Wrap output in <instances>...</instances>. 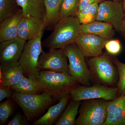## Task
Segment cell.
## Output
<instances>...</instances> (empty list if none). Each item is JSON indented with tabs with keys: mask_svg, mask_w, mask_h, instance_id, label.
Listing matches in <instances>:
<instances>
[{
	"mask_svg": "<svg viewBox=\"0 0 125 125\" xmlns=\"http://www.w3.org/2000/svg\"><path fill=\"white\" fill-rule=\"evenodd\" d=\"M81 25L76 16L61 19L53 32L44 41V46L49 49H63L75 42L80 33Z\"/></svg>",
	"mask_w": 125,
	"mask_h": 125,
	"instance_id": "obj_1",
	"label": "cell"
},
{
	"mask_svg": "<svg viewBox=\"0 0 125 125\" xmlns=\"http://www.w3.org/2000/svg\"><path fill=\"white\" fill-rule=\"evenodd\" d=\"M37 79L43 93L49 94L59 101L80 84L69 74L50 71H40Z\"/></svg>",
	"mask_w": 125,
	"mask_h": 125,
	"instance_id": "obj_2",
	"label": "cell"
},
{
	"mask_svg": "<svg viewBox=\"0 0 125 125\" xmlns=\"http://www.w3.org/2000/svg\"><path fill=\"white\" fill-rule=\"evenodd\" d=\"M11 98L22 109L29 122L38 118L57 101L46 93L29 94L14 91Z\"/></svg>",
	"mask_w": 125,
	"mask_h": 125,
	"instance_id": "obj_3",
	"label": "cell"
},
{
	"mask_svg": "<svg viewBox=\"0 0 125 125\" xmlns=\"http://www.w3.org/2000/svg\"><path fill=\"white\" fill-rule=\"evenodd\" d=\"M91 76L99 84L113 87L117 84L118 73L113 57L106 54L92 57L88 61Z\"/></svg>",
	"mask_w": 125,
	"mask_h": 125,
	"instance_id": "obj_4",
	"label": "cell"
},
{
	"mask_svg": "<svg viewBox=\"0 0 125 125\" xmlns=\"http://www.w3.org/2000/svg\"><path fill=\"white\" fill-rule=\"evenodd\" d=\"M63 49L69 61V74L81 85L91 86L92 76L83 52L75 42Z\"/></svg>",
	"mask_w": 125,
	"mask_h": 125,
	"instance_id": "obj_5",
	"label": "cell"
},
{
	"mask_svg": "<svg viewBox=\"0 0 125 125\" xmlns=\"http://www.w3.org/2000/svg\"><path fill=\"white\" fill-rule=\"evenodd\" d=\"M109 101L94 99L82 101L76 125H105Z\"/></svg>",
	"mask_w": 125,
	"mask_h": 125,
	"instance_id": "obj_6",
	"label": "cell"
},
{
	"mask_svg": "<svg viewBox=\"0 0 125 125\" xmlns=\"http://www.w3.org/2000/svg\"><path fill=\"white\" fill-rule=\"evenodd\" d=\"M43 30L34 38L26 41L19 60L24 76L27 78L37 79L40 72L38 62L42 51V39Z\"/></svg>",
	"mask_w": 125,
	"mask_h": 125,
	"instance_id": "obj_7",
	"label": "cell"
},
{
	"mask_svg": "<svg viewBox=\"0 0 125 125\" xmlns=\"http://www.w3.org/2000/svg\"><path fill=\"white\" fill-rule=\"evenodd\" d=\"M70 94L71 100L75 101L94 99L111 101L118 96L117 87H110L100 84L89 87L78 85L72 90Z\"/></svg>",
	"mask_w": 125,
	"mask_h": 125,
	"instance_id": "obj_8",
	"label": "cell"
},
{
	"mask_svg": "<svg viewBox=\"0 0 125 125\" xmlns=\"http://www.w3.org/2000/svg\"><path fill=\"white\" fill-rule=\"evenodd\" d=\"M68 58L63 49H50L45 52L43 51L38 62L40 71L48 70L69 74Z\"/></svg>",
	"mask_w": 125,
	"mask_h": 125,
	"instance_id": "obj_9",
	"label": "cell"
},
{
	"mask_svg": "<svg viewBox=\"0 0 125 125\" xmlns=\"http://www.w3.org/2000/svg\"><path fill=\"white\" fill-rule=\"evenodd\" d=\"M125 14L123 2L104 0L99 4L97 21L110 24L118 32Z\"/></svg>",
	"mask_w": 125,
	"mask_h": 125,
	"instance_id": "obj_10",
	"label": "cell"
},
{
	"mask_svg": "<svg viewBox=\"0 0 125 125\" xmlns=\"http://www.w3.org/2000/svg\"><path fill=\"white\" fill-rule=\"evenodd\" d=\"M26 42L18 37L0 42V65L6 66L18 63Z\"/></svg>",
	"mask_w": 125,
	"mask_h": 125,
	"instance_id": "obj_11",
	"label": "cell"
},
{
	"mask_svg": "<svg viewBox=\"0 0 125 125\" xmlns=\"http://www.w3.org/2000/svg\"><path fill=\"white\" fill-rule=\"evenodd\" d=\"M107 40L96 35L89 33H80L75 43L86 57H95L103 54Z\"/></svg>",
	"mask_w": 125,
	"mask_h": 125,
	"instance_id": "obj_12",
	"label": "cell"
},
{
	"mask_svg": "<svg viewBox=\"0 0 125 125\" xmlns=\"http://www.w3.org/2000/svg\"><path fill=\"white\" fill-rule=\"evenodd\" d=\"M44 30L43 21L30 15H24L18 26V37L27 41L34 38Z\"/></svg>",
	"mask_w": 125,
	"mask_h": 125,
	"instance_id": "obj_13",
	"label": "cell"
},
{
	"mask_svg": "<svg viewBox=\"0 0 125 125\" xmlns=\"http://www.w3.org/2000/svg\"><path fill=\"white\" fill-rule=\"evenodd\" d=\"M105 125H125V94L109 101Z\"/></svg>",
	"mask_w": 125,
	"mask_h": 125,
	"instance_id": "obj_14",
	"label": "cell"
},
{
	"mask_svg": "<svg viewBox=\"0 0 125 125\" xmlns=\"http://www.w3.org/2000/svg\"><path fill=\"white\" fill-rule=\"evenodd\" d=\"M23 16L21 9L0 22V42L18 37V26Z\"/></svg>",
	"mask_w": 125,
	"mask_h": 125,
	"instance_id": "obj_15",
	"label": "cell"
},
{
	"mask_svg": "<svg viewBox=\"0 0 125 125\" xmlns=\"http://www.w3.org/2000/svg\"><path fill=\"white\" fill-rule=\"evenodd\" d=\"M70 94L61 99L56 105L51 106L47 112L34 122L35 125H52L55 124L60 117L70 101Z\"/></svg>",
	"mask_w": 125,
	"mask_h": 125,
	"instance_id": "obj_16",
	"label": "cell"
},
{
	"mask_svg": "<svg viewBox=\"0 0 125 125\" xmlns=\"http://www.w3.org/2000/svg\"><path fill=\"white\" fill-rule=\"evenodd\" d=\"M25 77L19 62L11 65L0 66V84L11 88Z\"/></svg>",
	"mask_w": 125,
	"mask_h": 125,
	"instance_id": "obj_17",
	"label": "cell"
},
{
	"mask_svg": "<svg viewBox=\"0 0 125 125\" xmlns=\"http://www.w3.org/2000/svg\"><path fill=\"white\" fill-rule=\"evenodd\" d=\"M115 31L111 24L98 21L81 25L80 33L91 34L107 40L112 39Z\"/></svg>",
	"mask_w": 125,
	"mask_h": 125,
	"instance_id": "obj_18",
	"label": "cell"
},
{
	"mask_svg": "<svg viewBox=\"0 0 125 125\" xmlns=\"http://www.w3.org/2000/svg\"><path fill=\"white\" fill-rule=\"evenodd\" d=\"M62 0H44L46 15L43 21L44 29L54 28L60 19V11Z\"/></svg>",
	"mask_w": 125,
	"mask_h": 125,
	"instance_id": "obj_19",
	"label": "cell"
},
{
	"mask_svg": "<svg viewBox=\"0 0 125 125\" xmlns=\"http://www.w3.org/2000/svg\"><path fill=\"white\" fill-rule=\"evenodd\" d=\"M24 15H30L44 21L46 15L44 0H16Z\"/></svg>",
	"mask_w": 125,
	"mask_h": 125,
	"instance_id": "obj_20",
	"label": "cell"
},
{
	"mask_svg": "<svg viewBox=\"0 0 125 125\" xmlns=\"http://www.w3.org/2000/svg\"><path fill=\"white\" fill-rule=\"evenodd\" d=\"M82 101L71 100L55 125H75L76 118Z\"/></svg>",
	"mask_w": 125,
	"mask_h": 125,
	"instance_id": "obj_21",
	"label": "cell"
},
{
	"mask_svg": "<svg viewBox=\"0 0 125 125\" xmlns=\"http://www.w3.org/2000/svg\"><path fill=\"white\" fill-rule=\"evenodd\" d=\"M11 88L14 91L23 94H39L43 93L42 86L37 78L24 77Z\"/></svg>",
	"mask_w": 125,
	"mask_h": 125,
	"instance_id": "obj_22",
	"label": "cell"
},
{
	"mask_svg": "<svg viewBox=\"0 0 125 125\" xmlns=\"http://www.w3.org/2000/svg\"><path fill=\"white\" fill-rule=\"evenodd\" d=\"M99 4H93L79 12L76 17L81 24H87L97 20Z\"/></svg>",
	"mask_w": 125,
	"mask_h": 125,
	"instance_id": "obj_23",
	"label": "cell"
},
{
	"mask_svg": "<svg viewBox=\"0 0 125 125\" xmlns=\"http://www.w3.org/2000/svg\"><path fill=\"white\" fill-rule=\"evenodd\" d=\"M80 0H62L60 11V18L77 15Z\"/></svg>",
	"mask_w": 125,
	"mask_h": 125,
	"instance_id": "obj_24",
	"label": "cell"
},
{
	"mask_svg": "<svg viewBox=\"0 0 125 125\" xmlns=\"http://www.w3.org/2000/svg\"><path fill=\"white\" fill-rule=\"evenodd\" d=\"M18 6L16 0H0V22L15 13Z\"/></svg>",
	"mask_w": 125,
	"mask_h": 125,
	"instance_id": "obj_25",
	"label": "cell"
},
{
	"mask_svg": "<svg viewBox=\"0 0 125 125\" xmlns=\"http://www.w3.org/2000/svg\"><path fill=\"white\" fill-rule=\"evenodd\" d=\"M12 98L1 102L0 104V124L5 125L14 109V105Z\"/></svg>",
	"mask_w": 125,
	"mask_h": 125,
	"instance_id": "obj_26",
	"label": "cell"
},
{
	"mask_svg": "<svg viewBox=\"0 0 125 125\" xmlns=\"http://www.w3.org/2000/svg\"><path fill=\"white\" fill-rule=\"evenodd\" d=\"M114 64L116 66L118 73L117 83L118 96L125 94V63H122L116 57H113Z\"/></svg>",
	"mask_w": 125,
	"mask_h": 125,
	"instance_id": "obj_27",
	"label": "cell"
},
{
	"mask_svg": "<svg viewBox=\"0 0 125 125\" xmlns=\"http://www.w3.org/2000/svg\"><path fill=\"white\" fill-rule=\"evenodd\" d=\"M105 48L107 54L112 56H116L121 51L122 45L117 39H111L106 42Z\"/></svg>",
	"mask_w": 125,
	"mask_h": 125,
	"instance_id": "obj_28",
	"label": "cell"
},
{
	"mask_svg": "<svg viewBox=\"0 0 125 125\" xmlns=\"http://www.w3.org/2000/svg\"><path fill=\"white\" fill-rule=\"evenodd\" d=\"M26 117L20 113H17L8 123V125H26L29 124Z\"/></svg>",
	"mask_w": 125,
	"mask_h": 125,
	"instance_id": "obj_29",
	"label": "cell"
},
{
	"mask_svg": "<svg viewBox=\"0 0 125 125\" xmlns=\"http://www.w3.org/2000/svg\"><path fill=\"white\" fill-rule=\"evenodd\" d=\"M13 90L11 87L0 84V102L5 99L10 98L13 94Z\"/></svg>",
	"mask_w": 125,
	"mask_h": 125,
	"instance_id": "obj_30",
	"label": "cell"
},
{
	"mask_svg": "<svg viewBox=\"0 0 125 125\" xmlns=\"http://www.w3.org/2000/svg\"><path fill=\"white\" fill-rule=\"evenodd\" d=\"M104 1V0H80L78 13L90 5L95 3L100 4Z\"/></svg>",
	"mask_w": 125,
	"mask_h": 125,
	"instance_id": "obj_31",
	"label": "cell"
},
{
	"mask_svg": "<svg viewBox=\"0 0 125 125\" xmlns=\"http://www.w3.org/2000/svg\"><path fill=\"white\" fill-rule=\"evenodd\" d=\"M118 32L125 40V12L124 18L122 22L120 30Z\"/></svg>",
	"mask_w": 125,
	"mask_h": 125,
	"instance_id": "obj_32",
	"label": "cell"
},
{
	"mask_svg": "<svg viewBox=\"0 0 125 125\" xmlns=\"http://www.w3.org/2000/svg\"><path fill=\"white\" fill-rule=\"evenodd\" d=\"M123 8H124V11L125 12V0H123Z\"/></svg>",
	"mask_w": 125,
	"mask_h": 125,
	"instance_id": "obj_33",
	"label": "cell"
},
{
	"mask_svg": "<svg viewBox=\"0 0 125 125\" xmlns=\"http://www.w3.org/2000/svg\"><path fill=\"white\" fill-rule=\"evenodd\" d=\"M111 0L113 1H116V2H121V0Z\"/></svg>",
	"mask_w": 125,
	"mask_h": 125,
	"instance_id": "obj_34",
	"label": "cell"
}]
</instances>
